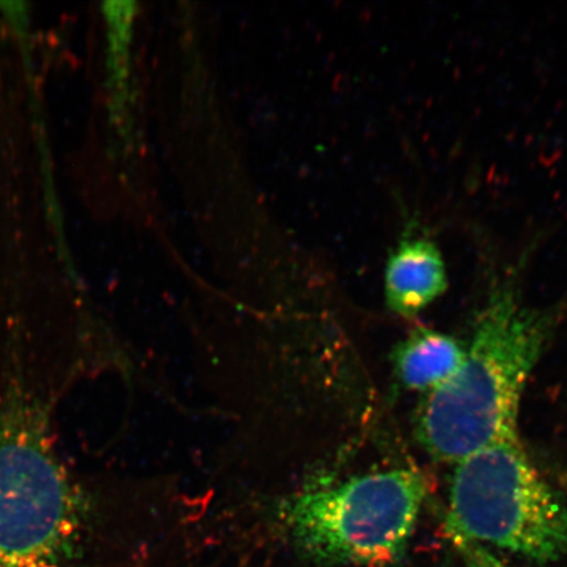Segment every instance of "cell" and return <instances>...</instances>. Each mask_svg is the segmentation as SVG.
<instances>
[{"instance_id": "6da1fadb", "label": "cell", "mask_w": 567, "mask_h": 567, "mask_svg": "<svg viewBox=\"0 0 567 567\" xmlns=\"http://www.w3.org/2000/svg\"><path fill=\"white\" fill-rule=\"evenodd\" d=\"M558 323L557 309L530 307L513 286L494 289L457 372L425 394L416 411L414 432L423 451L453 465L519 435L524 392Z\"/></svg>"}, {"instance_id": "7a4b0ae2", "label": "cell", "mask_w": 567, "mask_h": 567, "mask_svg": "<svg viewBox=\"0 0 567 567\" xmlns=\"http://www.w3.org/2000/svg\"><path fill=\"white\" fill-rule=\"evenodd\" d=\"M425 496L422 474L409 466L323 477L284 499L278 522L311 563L388 567L405 555Z\"/></svg>"}, {"instance_id": "3957f363", "label": "cell", "mask_w": 567, "mask_h": 567, "mask_svg": "<svg viewBox=\"0 0 567 567\" xmlns=\"http://www.w3.org/2000/svg\"><path fill=\"white\" fill-rule=\"evenodd\" d=\"M445 524L532 563L567 561V501L519 435L453 464Z\"/></svg>"}, {"instance_id": "277c9868", "label": "cell", "mask_w": 567, "mask_h": 567, "mask_svg": "<svg viewBox=\"0 0 567 567\" xmlns=\"http://www.w3.org/2000/svg\"><path fill=\"white\" fill-rule=\"evenodd\" d=\"M82 515L40 417L0 411V567H73Z\"/></svg>"}, {"instance_id": "5b68a950", "label": "cell", "mask_w": 567, "mask_h": 567, "mask_svg": "<svg viewBox=\"0 0 567 567\" xmlns=\"http://www.w3.org/2000/svg\"><path fill=\"white\" fill-rule=\"evenodd\" d=\"M449 287L441 250L427 236L410 228L389 255L385 300L390 311L413 318L439 299Z\"/></svg>"}, {"instance_id": "8992f818", "label": "cell", "mask_w": 567, "mask_h": 567, "mask_svg": "<svg viewBox=\"0 0 567 567\" xmlns=\"http://www.w3.org/2000/svg\"><path fill=\"white\" fill-rule=\"evenodd\" d=\"M466 344L427 328L411 331L394 347L390 361L403 389L429 394L441 388L463 363Z\"/></svg>"}, {"instance_id": "52a82bcc", "label": "cell", "mask_w": 567, "mask_h": 567, "mask_svg": "<svg viewBox=\"0 0 567 567\" xmlns=\"http://www.w3.org/2000/svg\"><path fill=\"white\" fill-rule=\"evenodd\" d=\"M446 535H449L453 547L457 549L461 558L464 559L466 567H509L501 559L496 558L484 545L471 540L458 530L445 524Z\"/></svg>"}]
</instances>
